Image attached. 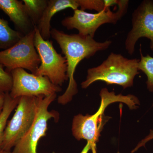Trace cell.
<instances>
[{
  "instance_id": "1",
  "label": "cell",
  "mask_w": 153,
  "mask_h": 153,
  "mask_svg": "<svg viewBox=\"0 0 153 153\" xmlns=\"http://www.w3.org/2000/svg\"><path fill=\"white\" fill-rule=\"evenodd\" d=\"M51 37L59 45L67 62L68 86L64 94L57 98V102L64 105L71 101L78 92L74 78L77 65L83 59L90 58L99 51L106 50L112 42H97L90 36H83L78 34L68 35L55 28L51 30Z\"/></svg>"
},
{
  "instance_id": "2",
  "label": "cell",
  "mask_w": 153,
  "mask_h": 153,
  "mask_svg": "<svg viewBox=\"0 0 153 153\" xmlns=\"http://www.w3.org/2000/svg\"><path fill=\"white\" fill-rule=\"evenodd\" d=\"M100 95L101 102L97 111L92 115L79 114L75 116L71 128L72 134L75 139L78 140H85L90 143L92 153H97L96 143L104 125L103 116L107 107L118 102L125 103L130 109H134L140 105L139 100L135 96L116 95L114 91L109 92L106 88L102 89Z\"/></svg>"
},
{
  "instance_id": "3",
  "label": "cell",
  "mask_w": 153,
  "mask_h": 153,
  "mask_svg": "<svg viewBox=\"0 0 153 153\" xmlns=\"http://www.w3.org/2000/svg\"><path fill=\"white\" fill-rule=\"evenodd\" d=\"M139 60L111 52L99 66L88 69L86 79L81 83V87L86 88L97 81L120 85L124 88L131 87L135 77L139 74Z\"/></svg>"
},
{
  "instance_id": "4",
  "label": "cell",
  "mask_w": 153,
  "mask_h": 153,
  "mask_svg": "<svg viewBox=\"0 0 153 153\" xmlns=\"http://www.w3.org/2000/svg\"><path fill=\"white\" fill-rule=\"evenodd\" d=\"M128 0H117L118 8L115 12L110 7H105L102 10L96 13H90L76 9L71 16L66 17L61 24L67 30L76 29L79 35L94 38L97 30L105 24L115 25L126 13L128 7Z\"/></svg>"
},
{
  "instance_id": "5",
  "label": "cell",
  "mask_w": 153,
  "mask_h": 153,
  "mask_svg": "<svg viewBox=\"0 0 153 153\" xmlns=\"http://www.w3.org/2000/svg\"><path fill=\"white\" fill-rule=\"evenodd\" d=\"M38 102V97H20L15 113L5 128L1 149L11 152L29 131L36 118Z\"/></svg>"
},
{
  "instance_id": "6",
  "label": "cell",
  "mask_w": 153,
  "mask_h": 153,
  "mask_svg": "<svg viewBox=\"0 0 153 153\" xmlns=\"http://www.w3.org/2000/svg\"><path fill=\"white\" fill-rule=\"evenodd\" d=\"M34 28V45L41 60L35 74L47 76L54 85L62 86L68 80L66 58L57 53L53 47L52 41L42 38L36 26Z\"/></svg>"
},
{
  "instance_id": "7",
  "label": "cell",
  "mask_w": 153,
  "mask_h": 153,
  "mask_svg": "<svg viewBox=\"0 0 153 153\" xmlns=\"http://www.w3.org/2000/svg\"><path fill=\"white\" fill-rule=\"evenodd\" d=\"M57 94L38 97L37 114L34 123L27 134L17 143L11 153H38L39 140L46 135L49 120L57 121L59 114L55 111L49 110V107L55 100Z\"/></svg>"
},
{
  "instance_id": "8",
  "label": "cell",
  "mask_w": 153,
  "mask_h": 153,
  "mask_svg": "<svg viewBox=\"0 0 153 153\" xmlns=\"http://www.w3.org/2000/svg\"><path fill=\"white\" fill-rule=\"evenodd\" d=\"M35 28L24 36L13 46L0 51V64L5 67L6 71L16 68L27 69L36 74L41 60L34 45Z\"/></svg>"
},
{
  "instance_id": "9",
  "label": "cell",
  "mask_w": 153,
  "mask_h": 153,
  "mask_svg": "<svg viewBox=\"0 0 153 153\" xmlns=\"http://www.w3.org/2000/svg\"><path fill=\"white\" fill-rule=\"evenodd\" d=\"M10 73L13 85L10 94L13 98L49 96L62 91L60 86L53 84L47 76L30 74L23 68L14 69Z\"/></svg>"
},
{
  "instance_id": "10",
  "label": "cell",
  "mask_w": 153,
  "mask_h": 153,
  "mask_svg": "<svg viewBox=\"0 0 153 153\" xmlns=\"http://www.w3.org/2000/svg\"><path fill=\"white\" fill-rule=\"evenodd\" d=\"M132 28L126 38V50L132 55L140 38L150 41V47L153 51V1L144 0L134 10L132 15Z\"/></svg>"
},
{
  "instance_id": "11",
  "label": "cell",
  "mask_w": 153,
  "mask_h": 153,
  "mask_svg": "<svg viewBox=\"0 0 153 153\" xmlns=\"http://www.w3.org/2000/svg\"><path fill=\"white\" fill-rule=\"evenodd\" d=\"M0 9L7 15L16 30L23 36L34 30L35 26L26 12L23 1L0 0Z\"/></svg>"
},
{
  "instance_id": "12",
  "label": "cell",
  "mask_w": 153,
  "mask_h": 153,
  "mask_svg": "<svg viewBox=\"0 0 153 153\" xmlns=\"http://www.w3.org/2000/svg\"><path fill=\"white\" fill-rule=\"evenodd\" d=\"M79 7L77 0H48L47 7L36 26L42 38L49 40L51 37V21L55 14L68 8L73 10Z\"/></svg>"
},
{
  "instance_id": "13",
  "label": "cell",
  "mask_w": 153,
  "mask_h": 153,
  "mask_svg": "<svg viewBox=\"0 0 153 153\" xmlns=\"http://www.w3.org/2000/svg\"><path fill=\"white\" fill-rule=\"evenodd\" d=\"M24 36L9 26L8 21L0 18V49L6 50L13 46Z\"/></svg>"
},
{
  "instance_id": "14",
  "label": "cell",
  "mask_w": 153,
  "mask_h": 153,
  "mask_svg": "<svg viewBox=\"0 0 153 153\" xmlns=\"http://www.w3.org/2000/svg\"><path fill=\"white\" fill-rule=\"evenodd\" d=\"M25 10L34 26H37L47 7L48 0H23Z\"/></svg>"
},
{
  "instance_id": "15",
  "label": "cell",
  "mask_w": 153,
  "mask_h": 153,
  "mask_svg": "<svg viewBox=\"0 0 153 153\" xmlns=\"http://www.w3.org/2000/svg\"><path fill=\"white\" fill-rule=\"evenodd\" d=\"M20 98V97L13 98L9 92L5 93L4 105L2 112L0 116V150H1L3 135L8 122V119L13 111L16 108Z\"/></svg>"
},
{
  "instance_id": "16",
  "label": "cell",
  "mask_w": 153,
  "mask_h": 153,
  "mask_svg": "<svg viewBox=\"0 0 153 153\" xmlns=\"http://www.w3.org/2000/svg\"><path fill=\"white\" fill-rule=\"evenodd\" d=\"M140 53L141 58L138 63L139 70L146 75L147 87L150 91L153 92V57L149 55H143L141 48Z\"/></svg>"
},
{
  "instance_id": "17",
  "label": "cell",
  "mask_w": 153,
  "mask_h": 153,
  "mask_svg": "<svg viewBox=\"0 0 153 153\" xmlns=\"http://www.w3.org/2000/svg\"><path fill=\"white\" fill-rule=\"evenodd\" d=\"M0 64V93L10 92L13 85V79L10 73L6 71Z\"/></svg>"
},
{
  "instance_id": "18",
  "label": "cell",
  "mask_w": 153,
  "mask_h": 153,
  "mask_svg": "<svg viewBox=\"0 0 153 153\" xmlns=\"http://www.w3.org/2000/svg\"><path fill=\"white\" fill-rule=\"evenodd\" d=\"M80 10H95L100 12L105 8L104 1L102 0H77Z\"/></svg>"
},
{
  "instance_id": "19",
  "label": "cell",
  "mask_w": 153,
  "mask_h": 153,
  "mask_svg": "<svg viewBox=\"0 0 153 153\" xmlns=\"http://www.w3.org/2000/svg\"><path fill=\"white\" fill-rule=\"evenodd\" d=\"M5 93H0V116L2 112L4 105Z\"/></svg>"
},
{
  "instance_id": "20",
  "label": "cell",
  "mask_w": 153,
  "mask_h": 153,
  "mask_svg": "<svg viewBox=\"0 0 153 153\" xmlns=\"http://www.w3.org/2000/svg\"><path fill=\"white\" fill-rule=\"evenodd\" d=\"M91 150V146L90 143L87 142L86 145L83 148V149L80 153H88V152Z\"/></svg>"
},
{
  "instance_id": "21",
  "label": "cell",
  "mask_w": 153,
  "mask_h": 153,
  "mask_svg": "<svg viewBox=\"0 0 153 153\" xmlns=\"http://www.w3.org/2000/svg\"><path fill=\"white\" fill-rule=\"evenodd\" d=\"M153 139V135L152 136H149L148 135L146 138L144 139L143 140H142V143L143 144H145L147 142H148L150 140Z\"/></svg>"
},
{
  "instance_id": "22",
  "label": "cell",
  "mask_w": 153,
  "mask_h": 153,
  "mask_svg": "<svg viewBox=\"0 0 153 153\" xmlns=\"http://www.w3.org/2000/svg\"><path fill=\"white\" fill-rule=\"evenodd\" d=\"M0 153H11V152H8V151L4 150L1 149L0 150Z\"/></svg>"
},
{
  "instance_id": "23",
  "label": "cell",
  "mask_w": 153,
  "mask_h": 153,
  "mask_svg": "<svg viewBox=\"0 0 153 153\" xmlns=\"http://www.w3.org/2000/svg\"><path fill=\"white\" fill-rule=\"evenodd\" d=\"M153 135V130H151L150 132V133L149 134V136H152Z\"/></svg>"
}]
</instances>
